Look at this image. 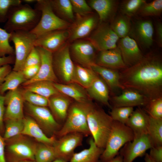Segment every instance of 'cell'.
I'll use <instances>...</instances> for the list:
<instances>
[{"instance_id": "cell-19", "label": "cell", "mask_w": 162, "mask_h": 162, "mask_svg": "<svg viewBox=\"0 0 162 162\" xmlns=\"http://www.w3.org/2000/svg\"><path fill=\"white\" fill-rule=\"evenodd\" d=\"M118 47L123 60L127 67L132 66L140 61L143 55L138 44L128 35L119 40Z\"/></svg>"}, {"instance_id": "cell-48", "label": "cell", "mask_w": 162, "mask_h": 162, "mask_svg": "<svg viewBox=\"0 0 162 162\" xmlns=\"http://www.w3.org/2000/svg\"><path fill=\"white\" fill-rule=\"evenodd\" d=\"M40 64L28 66L23 69L22 72L27 80L32 79L37 75L40 68Z\"/></svg>"}, {"instance_id": "cell-27", "label": "cell", "mask_w": 162, "mask_h": 162, "mask_svg": "<svg viewBox=\"0 0 162 162\" xmlns=\"http://www.w3.org/2000/svg\"><path fill=\"white\" fill-rule=\"evenodd\" d=\"M90 68L105 82L109 90L112 92L118 89L124 90L120 82L119 71L100 66L95 63Z\"/></svg>"}, {"instance_id": "cell-23", "label": "cell", "mask_w": 162, "mask_h": 162, "mask_svg": "<svg viewBox=\"0 0 162 162\" xmlns=\"http://www.w3.org/2000/svg\"><path fill=\"white\" fill-rule=\"evenodd\" d=\"M149 116L141 107L134 110L125 124L133 132L134 138L148 134Z\"/></svg>"}, {"instance_id": "cell-50", "label": "cell", "mask_w": 162, "mask_h": 162, "mask_svg": "<svg viewBox=\"0 0 162 162\" xmlns=\"http://www.w3.org/2000/svg\"><path fill=\"white\" fill-rule=\"evenodd\" d=\"M4 100V96L0 94V134L3 133L4 129V120L5 111Z\"/></svg>"}, {"instance_id": "cell-39", "label": "cell", "mask_w": 162, "mask_h": 162, "mask_svg": "<svg viewBox=\"0 0 162 162\" xmlns=\"http://www.w3.org/2000/svg\"><path fill=\"white\" fill-rule=\"evenodd\" d=\"M162 11V0H155L146 2L141 6L138 13L142 16H159Z\"/></svg>"}, {"instance_id": "cell-34", "label": "cell", "mask_w": 162, "mask_h": 162, "mask_svg": "<svg viewBox=\"0 0 162 162\" xmlns=\"http://www.w3.org/2000/svg\"><path fill=\"white\" fill-rule=\"evenodd\" d=\"M22 71H11L6 77L0 86V94H3L7 91L17 89L19 86L26 81Z\"/></svg>"}, {"instance_id": "cell-40", "label": "cell", "mask_w": 162, "mask_h": 162, "mask_svg": "<svg viewBox=\"0 0 162 162\" xmlns=\"http://www.w3.org/2000/svg\"><path fill=\"white\" fill-rule=\"evenodd\" d=\"M109 112L113 121L125 124L134 111L132 107H112Z\"/></svg>"}, {"instance_id": "cell-21", "label": "cell", "mask_w": 162, "mask_h": 162, "mask_svg": "<svg viewBox=\"0 0 162 162\" xmlns=\"http://www.w3.org/2000/svg\"><path fill=\"white\" fill-rule=\"evenodd\" d=\"M4 96L7 106L4 115L5 120L23 119L24 100L21 92L18 88L9 91Z\"/></svg>"}, {"instance_id": "cell-42", "label": "cell", "mask_w": 162, "mask_h": 162, "mask_svg": "<svg viewBox=\"0 0 162 162\" xmlns=\"http://www.w3.org/2000/svg\"><path fill=\"white\" fill-rule=\"evenodd\" d=\"M11 33L0 27V57L13 56L14 50L10 44Z\"/></svg>"}, {"instance_id": "cell-14", "label": "cell", "mask_w": 162, "mask_h": 162, "mask_svg": "<svg viewBox=\"0 0 162 162\" xmlns=\"http://www.w3.org/2000/svg\"><path fill=\"white\" fill-rule=\"evenodd\" d=\"M98 21V18L92 14L84 16L76 15V18L68 30V41L72 42L88 36L96 26Z\"/></svg>"}, {"instance_id": "cell-35", "label": "cell", "mask_w": 162, "mask_h": 162, "mask_svg": "<svg viewBox=\"0 0 162 162\" xmlns=\"http://www.w3.org/2000/svg\"><path fill=\"white\" fill-rule=\"evenodd\" d=\"M110 26L119 38L128 35L131 25L130 17L123 15H120L113 20Z\"/></svg>"}, {"instance_id": "cell-12", "label": "cell", "mask_w": 162, "mask_h": 162, "mask_svg": "<svg viewBox=\"0 0 162 162\" xmlns=\"http://www.w3.org/2000/svg\"><path fill=\"white\" fill-rule=\"evenodd\" d=\"M154 147L148 134L135 138L126 143L120 149L119 154L123 162H133L136 158L144 155L147 150Z\"/></svg>"}, {"instance_id": "cell-17", "label": "cell", "mask_w": 162, "mask_h": 162, "mask_svg": "<svg viewBox=\"0 0 162 162\" xmlns=\"http://www.w3.org/2000/svg\"><path fill=\"white\" fill-rule=\"evenodd\" d=\"M70 36L68 30L53 31L37 38L34 46L40 48L53 53L66 44Z\"/></svg>"}, {"instance_id": "cell-1", "label": "cell", "mask_w": 162, "mask_h": 162, "mask_svg": "<svg viewBox=\"0 0 162 162\" xmlns=\"http://www.w3.org/2000/svg\"><path fill=\"white\" fill-rule=\"evenodd\" d=\"M120 71L124 90H136L150 100L162 97V61L158 55L149 53L135 64Z\"/></svg>"}, {"instance_id": "cell-59", "label": "cell", "mask_w": 162, "mask_h": 162, "mask_svg": "<svg viewBox=\"0 0 162 162\" xmlns=\"http://www.w3.org/2000/svg\"><path fill=\"white\" fill-rule=\"evenodd\" d=\"M19 162H36L35 160H26L21 161Z\"/></svg>"}, {"instance_id": "cell-22", "label": "cell", "mask_w": 162, "mask_h": 162, "mask_svg": "<svg viewBox=\"0 0 162 162\" xmlns=\"http://www.w3.org/2000/svg\"><path fill=\"white\" fill-rule=\"evenodd\" d=\"M95 64L106 68L120 71L126 68L118 46L114 49L99 51Z\"/></svg>"}, {"instance_id": "cell-29", "label": "cell", "mask_w": 162, "mask_h": 162, "mask_svg": "<svg viewBox=\"0 0 162 162\" xmlns=\"http://www.w3.org/2000/svg\"><path fill=\"white\" fill-rule=\"evenodd\" d=\"M55 87L60 93L70 97L79 102L90 101L88 95L83 88L77 84H60L53 82Z\"/></svg>"}, {"instance_id": "cell-37", "label": "cell", "mask_w": 162, "mask_h": 162, "mask_svg": "<svg viewBox=\"0 0 162 162\" xmlns=\"http://www.w3.org/2000/svg\"><path fill=\"white\" fill-rule=\"evenodd\" d=\"M148 134L154 146H162V119L154 118L149 116Z\"/></svg>"}, {"instance_id": "cell-11", "label": "cell", "mask_w": 162, "mask_h": 162, "mask_svg": "<svg viewBox=\"0 0 162 162\" xmlns=\"http://www.w3.org/2000/svg\"><path fill=\"white\" fill-rule=\"evenodd\" d=\"M119 38L106 22L100 23L88 38L98 51L113 49L117 47Z\"/></svg>"}, {"instance_id": "cell-2", "label": "cell", "mask_w": 162, "mask_h": 162, "mask_svg": "<svg viewBox=\"0 0 162 162\" xmlns=\"http://www.w3.org/2000/svg\"><path fill=\"white\" fill-rule=\"evenodd\" d=\"M40 12L28 4H20L10 10L4 29L11 33L17 31L30 32L38 24Z\"/></svg>"}, {"instance_id": "cell-54", "label": "cell", "mask_w": 162, "mask_h": 162, "mask_svg": "<svg viewBox=\"0 0 162 162\" xmlns=\"http://www.w3.org/2000/svg\"><path fill=\"white\" fill-rule=\"evenodd\" d=\"M15 58L13 56L10 55L7 56L0 57V67L6 64H10L13 62L14 63Z\"/></svg>"}, {"instance_id": "cell-3", "label": "cell", "mask_w": 162, "mask_h": 162, "mask_svg": "<svg viewBox=\"0 0 162 162\" xmlns=\"http://www.w3.org/2000/svg\"><path fill=\"white\" fill-rule=\"evenodd\" d=\"M87 120L94 142L98 147L104 149L113 120L103 109L93 103L88 112Z\"/></svg>"}, {"instance_id": "cell-36", "label": "cell", "mask_w": 162, "mask_h": 162, "mask_svg": "<svg viewBox=\"0 0 162 162\" xmlns=\"http://www.w3.org/2000/svg\"><path fill=\"white\" fill-rule=\"evenodd\" d=\"M57 158L53 146L40 142L36 144L34 154L36 162H52Z\"/></svg>"}, {"instance_id": "cell-47", "label": "cell", "mask_w": 162, "mask_h": 162, "mask_svg": "<svg viewBox=\"0 0 162 162\" xmlns=\"http://www.w3.org/2000/svg\"><path fill=\"white\" fill-rule=\"evenodd\" d=\"M40 56L38 49L34 46L27 56L25 62L24 68L28 66L40 65Z\"/></svg>"}, {"instance_id": "cell-31", "label": "cell", "mask_w": 162, "mask_h": 162, "mask_svg": "<svg viewBox=\"0 0 162 162\" xmlns=\"http://www.w3.org/2000/svg\"><path fill=\"white\" fill-rule=\"evenodd\" d=\"M98 75L90 68L75 65L74 82L83 88H88Z\"/></svg>"}, {"instance_id": "cell-20", "label": "cell", "mask_w": 162, "mask_h": 162, "mask_svg": "<svg viewBox=\"0 0 162 162\" xmlns=\"http://www.w3.org/2000/svg\"><path fill=\"white\" fill-rule=\"evenodd\" d=\"M118 95L111 99L112 107L146 106L150 100L147 97L136 90L126 89Z\"/></svg>"}, {"instance_id": "cell-10", "label": "cell", "mask_w": 162, "mask_h": 162, "mask_svg": "<svg viewBox=\"0 0 162 162\" xmlns=\"http://www.w3.org/2000/svg\"><path fill=\"white\" fill-rule=\"evenodd\" d=\"M28 111L48 136H53L61 127L52 113L46 106H37L26 104Z\"/></svg>"}, {"instance_id": "cell-18", "label": "cell", "mask_w": 162, "mask_h": 162, "mask_svg": "<svg viewBox=\"0 0 162 162\" xmlns=\"http://www.w3.org/2000/svg\"><path fill=\"white\" fill-rule=\"evenodd\" d=\"M130 33L137 44L142 48H148L152 45L154 28L152 22L151 20H137L132 26H131Z\"/></svg>"}, {"instance_id": "cell-25", "label": "cell", "mask_w": 162, "mask_h": 162, "mask_svg": "<svg viewBox=\"0 0 162 162\" xmlns=\"http://www.w3.org/2000/svg\"><path fill=\"white\" fill-rule=\"evenodd\" d=\"M88 3L97 12L100 23L113 20L118 6V1L114 0H91Z\"/></svg>"}, {"instance_id": "cell-32", "label": "cell", "mask_w": 162, "mask_h": 162, "mask_svg": "<svg viewBox=\"0 0 162 162\" xmlns=\"http://www.w3.org/2000/svg\"><path fill=\"white\" fill-rule=\"evenodd\" d=\"M50 1L53 10L57 16L63 20L64 19L74 22L75 17L70 0H51Z\"/></svg>"}, {"instance_id": "cell-30", "label": "cell", "mask_w": 162, "mask_h": 162, "mask_svg": "<svg viewBox=\"0 0 162 162\" xmlns=\"http://www.w3.org/2000/svg\"><path fill=\"white\" fill-rule=\"evenodd\" d=\"M89 144L88 148L74 153L69 162H100V156L104 149L98 147L92 137L89 140Z\"/></svg>"}, {"instance_id": "cell-57", "label": "cell", "mask_w": 162, "mask_h": 162, "mask_svg": "<svg viewBox=\"0 0 162 162\" xmlns=\"http://www.w3.org/2000/svg\"><path fill=\"white\" fill-rule=\"evenodd\" d=\"M52 162H68L67 161L60 158H57Z\"/></svg>"}, {"instance_id": "cell-5", "label": "cell", "mask_w": 162, "mask_h": 162, "mask_svg": "<svg viewBox=\"0 0 162 162\" xmlns=\"http://www.w3.org/2000/svg\"><path fill=\"white\" fill-rule=\"evenodd\" d=\"M34 8L41 13L40 20L36 27L30 32L37 37L54 31L67 29L71 24L59 18L54 13L50 0H37Z\"/></svg>"}, {"instance_id": "cell-45", "label": "cell", "mask_w": 162, "mask_h": 162, "mask_svg": "<svg viewBox=\"0 0 162 162\" xmlns=\"http://www.w3.org/2000/svg\"><path fill=\"white\" fill-rule=\"evenodd\" d=\"M22 2L20 0H0V22L6 21L10 9Z\"/></svg>"}, {"instance_id": "cell-8", "label": "cell", "mask_w": 162, "mask_h": 162, "mask_svg": "<svg viewBox=\"0 0 162 162\" xmlns=\"http://www.w3.org/2000/svg\"><path fill=\"white\" fill-rule=\"evenodd\" d=\"M7 162L34 160L36 144L20 134L8 140Z\"/></svg>"}, {"instance_id": "cell-16", "label": "cell", "mask_w": 162, "mask_h": 162, "mask_svg": "<svg viewBox=\"0 0 162 162\" xmlns=\"http://www.w3.org/2000/svg\"><path fill=\"white\" fill-rule=\"evenodd\" d=\"M37 47L40 57V68L34 77L22 84L24 86L38 81H45L55 82L57 80L53 64V53L43 49Z\"/></svg>"}, {"instance_id": "cell-4", "label": "cell", "mask_w": 162, "mask_h": 162, "mask_svg": "<svg viewBox=\"0 0 162 162\" xmlns=\"http://www.w3.org/2000/svg\"><path fill=\"white\" fill-rule=\"evenodd\" d=\"M91 101L76 102L70 105L64 124L56 133L59 137L74 132L81 133L84 136L90 134L87 120L88 112L92 105Z\"/></svg>"}, {"instance_id": "cell-33", "label": "cell", "mask_w": 162, "mask_h": 162, "mask_svg": "<svg viewBox=\"0 0 162 162\" xmlns=\"http://www.w3.org/2000/svg\"><path fill=\"white\" fill-rule=\"evenodd\" d=\"M53 82L40 81L24 86L25 89L49 99L53 96L61 94L55 87Z\"/></svg>"}, {"instance_id": "cell-51", "label": "cell", "mask_w": 162, "mask_h": 162, "mask_svg": "<svg viewBox=\"0 0 162 162\" xmlns=\"http://www.w3.org/2000/svg\"><path fill=\"white\" fill-rule=\"evenodd\" d=\"M155 28L156 33V41L158 46L162 47V24L160 22L155 23Z\"/></svg>"}, {"instance_id": "cell-24", "label": "cell", "mask_w": 162, "mask_h": 162, "mask_svg": "<svg viewBox=\"0 0 162 162\" xmlns=\"http://www.w3.org/2000/svg\"><path fill=\"white\" fill-rule=\"evenodd\" d=\"M23 122L24 128L21 134L32 137L39 142L54 145L56 140L55 137L47 136L32 118L24 117Z\"/></svg>"}, {"instance_id": "cell-58", "label": "cell", "mask_w": 162, "mask_h": 162, "mask_svg": "<svg viewBox=\"0 0 162 162\" xmlns=\"http://www.w3.org/2000/svg\"><path fill=\"white\" fill-rule=\"evenodd\" d=\"M22 1L25 2V3H26L27 4H28V3H32L34 2H36L37 0H24Z\"/></svg>"}, {"instance_id": "cell-55", "label": "cell", "mask_w": 162, "mask_h": 162, "mask_svg": "<svg viewBox=\"0 0 162 162\" xmlns=\"http://www.w3.org/2000/svg\"><path fill=\"white\" fill-rule=\"evenodd\" d=\"M107 162H123L122 156L118 154L113 159Z\"/></svg>"}, {"instance_id": "cell-13", "label": "cell", "mask_w": 162, "mask_h": 162, "mask_svg": "<svg viewBox=\"0 0 162 162\" xmlns=\"http://www.w3.org/2000/svg\"><path fill=\"white\" fill-rule=\"evenodd\" d=\"M70 55L77 63L84 67L90 68L95 63L96 57L94 46L88 40H78L69 46Z\"/></svg>"}, {"instance_id": "cell-7", "label": "cell", "mask_w": 162, "mask_h": 162, "mask_svg": "<svg viewBox=\"0 0 162 162\" xmlns=\"http://www.w3.org/2000/svg\"><path fill=\"white\" fill-rule=\"evenodd\" d=\"M10 41L14 46L15 60L13 70H22L26 60L32 49L37 38L30 32L17 31L11 33Z\"/></svg>"}, {"instance_id": "cell-53", "label": "cell", "mask_w": 162, "mask_h": 162, "mask_svg": "<svg viewBox=\"0 0 162 162\" xmlns=\"http://www.w3.org/2000/svg\"><path fill=\"white\" fill-rule=\"evenodd\" d=\"M5 140L0 134V162H7L5 152Z\"/></svg>"}, {"instance_id": "cell-15", "label": "cell", "mask_w": 162, "mask_h": 162, "mask_svg": "<svg viewBox=\"0 0 162 162\" xmlns=\"http://www.w3.org/2000/svg\"><path fill=\"white\" fill-rule=\"evenodd\" d=\"M84 136L80 133H72L62 136L56 140L53 146L57 158L69 161L76 148L81 145Z\"/></svg>"}, {"instance_id": "cell-26", "label": "cell", "mask_w": 162, "mask_h": 162, "mask_svg": "<svg viewBox=\"0 0 162 162\" xmlns=\"http://www.w3.org/2000/svg\"><path fill=\"white\" fill-rule=\"evenodd\" d=\"M86 89L90 98L101 103L111 109L110 103L109 89L105 82L99 76Z\"/></svg>"}, {"instance_id": "cell-46", "label": "cell", "mask_w": 162, "mask_h": 162, "mask_svg": "<svg viewBox=\"0 0 162 162\" xmlns=\"http://www.w3.org/2000/svg\"><path fill=\"white\" fill-rule=\"evenodd\" d=\"M73 10L76 15L84 16L91 14L92 9L85 0H70Z\"/></svg>"}, {"instance_id": "cell-43", "label": "cell", "mask_w": 162, "mask_h": 162, "mask_svg": "<svg viewBox=\"0 0 162 162\" xmlns=\"http://www.w3.org/2000/svg\"><path fill=\"white\" fill-rule=\"evenodd\" d=\"M24 100L32 105L40 106H48L49 99L25 89L21 92Z\"/></svg>"}, {"instance_id": "cell-28", "label": "cell", "mask_w": 162, "mask_h": 162, "mask_svg": "<svg viewBox=\"0 0 162 162\" xmlns=\"http://www.w3.org/2000/svg\"><path fill=\"white\" fill-rule=\"evenodd\" d=\"M71 104L70 99L62 94L53 96L49 99L48 106L53 116L61 121H65Z\"/></svg>"}, {"instance_id": "cell-38", "label": "cell", "mask_w": 162, "mask_h": 162, "mask_svg": "<svg viewBox=\"0 0 162 162\" xmlns=\"http://www.w3.org/2000/svg\"><path fill=\"white\" fill-rule=\"evenodd\" d=\"M6 121L5 131L3 138L8 140L21 134L24 128L23 118L11 119Z\"/></svg>"}, {"instance_id": "cell-52", "label": "cell", "mask_w": 162, "mask_h": 162, "mask_svg": "<svg viewBox=\"0 0 162 162\" xmlns=\"http://www.w3.org/2000/svg\"><path fill=\"white\" fill-rule=\"evenodd\" d=\"M10 64H6L0 67V86L3 82L7 76L11 71Z\"/></svg>"}, {"instance_id": "cell-9", "label": "cell", "mask_w": 162, "mask_h": 162, "mask_svg": "<svg viewBox=\"0 0 162 162\" xmlns=\"http://www.w3.org/2000/svg\"><path fill=\"white\" fill-rule=\"evenodd\" d=\"M71 56L69 46L67 43L53 53L54 69L62 81L67 84L74 83L75 65Z\"/></svg>"}, {"instance_id": "cell-56", "label": "cell", "mask_w": 162, "mask_h": 162, "mask_svg": "<svg viewBox=\"0 0 162 162\" xmlns=\"http://www.w3.org/2000/svg\"><path fill=\"white\" fill-rule=\"evenodd\" d=\"M144 156V160L145 162H155L150 157L148 154L146 153Z\"/></svg>"}, {"instance_id": "cell-44", "label": "cell", "mask_w": 162, "mask_h": 162, "mask_svg": "<svg viewBox=\"0 0 162 162\" xmlns=\"http://www.w3.org/2000/svg\"><path fill=\"white\" fill-rule=\"evenodd\" d=\"M144 109L151 117L162 119V97L150 100Z\"/></svg>"}, {"instance_id": "cell-49", "label": "cell", "mask_w": 162, "mask_h": 162, "mask_svg": "<svg viewBox=\"0 0 162 162\" xmlns=\"http://www.w3.org/2000/svg\"><path fill=\"white\" fill-rule=\"evenodd\" d=\"M148 154L155 162H162V146L152 148Z\"/></svg>"}, {"instance_id": "cell-41", "label": "cell", "mask_w": 162, "mask_h": 162, "mask_svg": "<svg viewBox=\"0 0 162 162\" xmlns=\"http://www.w3.org/2000/svg\"><path fill=\"white\" fill-rule=\"evenodd\" d=\"M145 0H127L123 1L121 5L122 14L129 17L138 13L142 5L145 3Z\"/></svg>"}, {"instance_id": "cell-6", "label": "cell", "mask_w": 162, "mask_h": 162, "mask_svg": "<svg viewBox=\"0 0 162 162\" xmlns=\"http://www.w3.org/2000/svg\"><path fill=\"white\" fill-rule=\"evenodd\" d=\"M132 130L126 125L113 121L105 147L100 158V162H107L116 157L126 143L134 139Z\"/></svg>"}]
</instances>
